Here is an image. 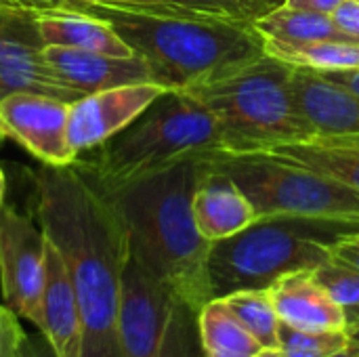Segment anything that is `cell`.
Masks as SVG:
<instances>
[{"mask_svg":"<svg viewBox=\"0 0 359 357\" xmlns=\"http://www.w3.org/2000/svg\"><path fill=\"white\" fill-rule=\"evenodd\" d=\"M255 357H284L280 349H261Z\"/></svg>","mask_w":359,"mask_h":357,"instance_id":"cell-37","label":"cell"},{"mask_svg":"<svg viewBox=\"0 0 359 357\" xmlns=\"http://www.w3.org/2000/svg\"><path fill=\"white\" fill-rule=\"evenodd\" d=\"M0 4H11L8 0H0Z\"/></svg>","mask_w":359,"mask_h":357,"instance_id":"cell-40","label":"cell"},{"mask_svg":"<svg viewBox=\"0 0 359 357\" xmlns=\"http://www.w3.org/2000/svg\"><path fill=\"white\" fill-rule=\"evenodd\" d=\"M267 154L303 164L316 173H322V175L359 191V149L301 141V143H288V145L273 147Z\"/></svg>","mask_w":359,"mask_h":357,"instance_id":"cell-22","label":"cell"},{"mask_svg":"<svg viewBox=\"0 0 359 357\" xmlns=\"http://www.w3.org/2000/svg\"><path fill=\"white\" fill-rule=\"evenodd\" d=\"M194 221L206 242L225 240L248 227L257 213L231 177L212 168L204 158V170L194 191Z\"/></svg>","mask_w":359,"mask_h":357,"instance_id":"cell-16","label":"cell"},{"mask_svg":"<svg viewBox=\"0 0 359 357\" xmlns=\"http://www.w3.org/2000/svg\"><path fill=\"white\" fill-rule=\"evenodd\" d=\"M290 86L301 116L313 130L311 139L359 135L358 93L303 67H294Z\"/></svg>","mask_w":359,"mask_h":357,"instance_id":"cell-15","label":"cell"},{"mask_svg":"<svg viewBox=\"0 0 359 357\" xmlns=\"http://www.w3.org/2000/svg\"><path fill=\"white\" fill-rule=\"evenodd\" d=\"M44 59L55 78L80 95H90L122 84L154 82L149 67L137 55L114 57L67 46H44Z\"/></svg>","mask_w":359,"mask_h":357,"instance_id":"cell-14","label":"cell"},{"mask_svg":"<svg viewBox=\"0 0 359 357\" xmlns=\"http://www.w3.org/2000/svg\"><path fill=\"white\" fill-rule=\"evenodd\" d=\"M32 183L36 221L59 252L80 303L82 357H120L116 320L130 248L118 208L80 162L42 164Z\"/></svg>","mask_w":359,"mask_h":357,"instance_id":"cell-1","label":"cell"},{"mask_svg":"<svg viewBox=\"0 0 359 357\" xmlns=\"http://www.w3.org/2000/svg\"><path fill=\"white\" fill-rule=\"evenodd\" d=\"M19 320L21 318L15 311H11L6 305H0V357L15 356L27 337Z\"/></svg>","mask_w":359,"mask_h":357,"instance_id":"cell-26","label":"cell"},{"mask_svg":"<svg viewBox=\"0 0 359 357\" xmlns=\"http://www.w3.org/2000/svg\"><path fill=\"white\" fill-rule=\"evenodd\" d=\"M332 357H358V356H353V353H349V351H343V353H337V356H332Z\"/></svg>","mask_w":359,"mask_h":357,"instance_id":"cell-39","label":"cell"},{"mask_svg":"<svg viewBox=\"0 0 359 357\" xmlns=\"http://www.w3.org/2000/svg\"><path fill=\"white\" fill-rule=\"evenodd\" d=\"M164 90L168 88L158 82H135L97 90L69 103L67 139L76 156L97 149L126 128Z\"/></svg>","mask_w":359,"mask_h":357,"instance_id":"cell-12","label":"cell"},{"mask_svg":"<svg viewBox=\"0 0 359 357\" xmlns=\"http://www.w3.org/2000/svg\"><path fill=\"white\" fill-rule=\"evenodd\" d=\"M267 290L282 324L301 330H345L343 311L318 284L313 269L286 274Z\"/></svg>","mask_w":359,"mask_h":357,"instance_id":"cell-17","label":"cell"},{"mask_svg":"<svg viewBox=\"0 0 359 357\" xmlns=\"http://www.w3.org/2000/svg\"><path fill=\"white\" fill-rule=\"evenodd\" d=\"M313 143L322 145H337V147H351L359 149V135H343V137H322V139H311Z\"/></svg>","mask_w":359,"mask_h":357,"instance_id":"cell-33","label":"cell"},{"mask_svg":"<svg viewBox=\"0 0 359 357\" xmlns=\"http://www.w3.org/2000/svg\"><path fill=\"white\" fill-rule=\"evenodd\" d=\"M324 74L328 80L353 90L359 95V67H353V69H334V72H320Z\"/></svg>","mask_w":359,"mask_h":357,"instance_id":"cell-31","label":"cell"},{"mask_svg":"<svg viewBox=\"0 0 359 357\" xmlns=\"http://www.w3.org/2000/svg\"><path fill=\"white\" fill-rule=\"evenodd\" d=\"M4 189H6V181H4V173L0 168V206L4 204Z\"/></svg>","mask_w":359,"mask_h":357,"instance_id":"cell-38","label":"cell"},{"mask_svg":"<svg viewBox=\"0 0 359 357\" xmlns=\"http://www.w3.org/2000/svg\"><path fill=\"white\" fill-rule=\"evenodd\" d=\"M332 21L337 27L351 40L359 44V0H345L332 11Z\"/></svg>","mask_w":359,"mask_h":357,"instance_id":"cell-28","label":"cell"},{"mask_svg":"<svg viewBox=\"0 0 359 357\" xmlns=\"http://www.w3.org/2000/svg\"><path fill=\"white\" fill-rule=\"evenodd\" d=\"M265 53L292 67L334 72L359 67V44L343 40H313V42H276L265 40Z\"/></svg>","mask_w":359,"mask_h":357,"instance_id":"cell-21","label":"cell"},{"mask_svg":"<svg viewBox=\"0 0 359 357\" xmlns=\"http://www.w3.org/2000/svg\"><path fill=\"white\" fill-rule=\"evenodd\" d=\"M206 162L233 179L257 217L299 215L359 221V191L292 160L257 154H212Z\"/></svg>","mask_w":359,"mask_h":357,"instance_id":"cell-7","label":"cell"},{"mask_svg":"<svg viewBox=\"0 0 359 357\" xmlns=\"http://www.w3.org/2000/svg\"><path fill=\"white\" fill-rule=\"evenodd\" d=\"M231 314L263 349H278L280 318L269 290H240L223 297Z\"/></svg>","mask_w":359,"mask_h":357,"instance_id":"cell-23","label":"cell"},{"mask_svg":"<svg viewBox=\"0 0 359 357\" xmlns=\"http://www.w3.org/2000/svg\"><path fill=\"white\" fill-rule=\"evenodd\" d=\"M120 357H204L198 311L128 259L118 303Z\"/></svg>","mask_w":359,"mask_h":357,"instance_id":"cell-8","label":"cell"},{"mask_svg":"<svg viewBox=\"0 0 359 357\" xmlns=\"http://www.w3.org/2000/svg\"><path fill=\"white\" fill-rule=\"evenodd\" d=\"M172 2L196 8V11H204V13H215V15L255 21L246 0H172Z\"/></svg>","mask_w":359,"mask_h":357,"instance_id":"cell-27","label":"cell"},{"mask_svg":"<svg viewBox=\"0 0 359 357\" xmlns=\"http://www.w3.org/2000/svg\"><path fill=\"white\" fill-rule=\"evenodd\" d=\"M44 46L34 8L0 4V101L13 93H40L67 103L84 97L55 78Z\"/></svg>","mask_w":359,"mask_h":357,"instance_id":"cell-10","label":"cell"},{"mask_svg":"<svg viewBox=\"0 0 359 357\" xmlns=\"http://www.w3.org/2000/svg\"><path fill=\"white\" fill-rule=\"evenodd\" d=\"M292 72V65L265 55L187 93L215 116L225 154L271 151L313 137L294 103Z\"/></svg>","mask_w":359,"mask_h":357,"instance_id":"cell-5","label":"cell"},{"mask_svg":"<svg viewBox=\"0 0 359 357\" xmlns=\"http://www.w3.org/2000/svg\"><path fill=\"white\" fill-rule=\"evenodd\" d=\"M246 2H248V0H246ZM248 6H250V4H248ZM250 13H252V11H250Z\"/></svg>","mask_w":359,"mask_h":357,"instance_id":"cell-42","label":"cell"},{"mask_svg":"<svg viewBox=\"0 0 359 357\" xmlns=\"http://www.w3.org/2000/svg\"><path fill=\"white\" fill-rule=\"evenodd\" d=\"M257 32L263 40L276 42H313V40H343L351 42L332 21L330 15L313 13L282 4L255 21Z\"/></svg>","mask_w":359,"mask_h":357,"instance_id":"cell-20","label":"cell"},{"mask_svg":"<svg viewBox=\"0 0 359 357\" xmlns=\"http://www.w3.org/2000/svg\"><path fill=\"white\" fill-rule=\"evenodd\" d=\"M204 158H185L103 189L124 221L130 259L196 311L212 299L206 274L210 242L200 236L191 208Z\"/></svg>","mask_w":359,"mask_h":357,"instance_id":"cell-3","label":"cell"},{"mask_svg":"<svg viewBox=\"0 0 359 357\" xmlns=\"http://www.w3.org/2000/svg\"><path fill=\"white\" fill-rule=\"evenodd\" d=\"M36 328L48 341L57 357L84 356V322L80 303L76 299L67 269L48 240L44 286Z\"/></svg>","mask_w":359,"mask_h":357,"instance_id":"cell-13","label":"cell"},{"mask_svg":"<svg viewBox=\"0 0 359 357\" xmlns=\"http://www.w3.org/2000/svg\"><path fill=\"white\" fill-rule=\"evenodd\" d=\"M69 103L40 93H13L0 101V130L42 164L78 160L67 139Z\"/></svg>","mask_w":359,"mask_h":357,"instance_id":"cell-11","label":"cell"},{"mask_svg":"<svg viewBox=\"0 0 359 357\" xmlns=\"http://www.w3.org/2000/svg\"><path fill=\"white\" fill-rule=\"evenodd\" d=\"M15 6H25L34 11H48V8H61L65 0H8Z\"/></svg>","mask_w":359,"mask_h":357,"instance_id":"cell-34","label":"cell"},{"mask_svg":"<svg viewBox=\"0 0 359 357\" xmlns=\"http://www.w3.org/2000/svg\"><path fill=\"white\" fill-rule=\"evenodd\" d=\"M221 151H225L221 130L208 107L187 90L168 88L135 122L99 145L88 162L80 164L107 189L179 160Z\"/></svg>","mask_w":359,"mask_h":357,"instance_id":"cell-6","label":"cell"},{"mask_svg":"<svg viewBox=\"0 0 359 357\" xmlns=\"http://www.w3.org/2000/svg\"><path fill=\"white\" fill-rule=\"evenodd\" d=\"M46 267V236L38 221L0 206V286L4 305L36 326Z\"/></svg>","mask_w":359,"mask_h":357,"instance_id":"cell-9","label":"cell"},{"mask_svg":"<svg viewBox=\"0 0 359 357\" xmlns=\"http://www.w3.org/2000/svg\"><path fill=\"white\" fill-rule=\"evenodd\" d=\"M2 139H4V135H2V130H0V141H2Z\"/></svg>","mask_w":359,"mask_h":357,"instance_id":"cell-41","label":"cell"},{"mask_svg":"<svg viewBox=\"0 0 359 357\" xmlns=\"http://www.w3.org/2000/svg\"><path fill=\"white\" fill-rule=\"evenodd\" d=\"M248 4H250V11H252V19H257V17L269 13V11H273V8H278L282 4H286V0H248Z\"/></svg>","mask_w":359,"mask_h":357,"instance_id":"cell-35","label":"cell"},{"mask_svg":"<svg viewBox=\"0 0 359 357\" xmlns=\"http://www.w3.org/2000/svg\"><path fill=\"white\" fill-rule=\"evenodd\" d=\"M359 231V221L269 215L242 231L210 242L206 274L212 299L240 290H265L286 274L316 269L332 248Z\"/></svg>","mask_w":359,"mask_h":357,"instance_id":"cell-4","label":"cell"},{"mask_svg":"<svg viewBox=\"0 0 359 357\" xmlns=\"http://www.w3.org/2000/svg\"><path fill=\"white\" fill-rule=\"evenodd\" d=\"M332 257L341 259L343 263L355 267L359 271V231L341 240L334 248H332Z\"/></svg>","mask_w":359,"mask_h":357,"instance_id":"cell-30","label":"cell"},{"mask_svg":"<svg viewBox=\"0 0 359 357\" xmlns=\"http://www.w3.org/2000/svg\"><path fill=\"white\" fill-rule=\"evenodd\" d=\"M13 357H57L55 356V351L50 349V345H48V341L38 332V335H34V337H25L23 339V343H21V347L17 349V353Z\"/></svg>","mask_w":359,"mask_h":357,"instance_id":"cell-29","label":"cell"},{"mask_svg":"<svg viewBox=\"0 0 359 357\" xmlns=\"http://www.w3.org/2000/svg\"><path fill=\"white\" fill-rule=\"evenodd\" d=\"M318 284L330 295L345 316V330L353 335L359 330V271L343 263L337 257H330L326 263L313 269Z\"/></svg>","mask_w":359,"mask_h":357,"instance_id":"cell-24","label":"cell"},{"mask_svg":"<svg viewBox=\"0 0 359 357\" xmlns=\"http://www.w3.org/2000/svg\"><path fill=\"white\" fill-rule=\"evenodd\" d=\"M345 0H286L288 6L294 8H303V11H313V13H324V15H332V11Z\"/></svg>","mask_w":359,"mask_h":357,"instance_id":"cell-32","label":"cell"},{"mask_svg":"<svg viewBox=\"0 0 359 357\" xmlns=\"http://www.w3.org/2000/svg\"><path fill=\"white\" fill-rule=\"evenodd\" d=\"M198 337L204 357H255L263 349L223 299H210L198 311Z\"/></svg>","mask_w":359,"mask_h":357,"instance_id":"cell-19","label":"cell"},{"mask_svg":"<svg viewBox=\"0 0 359 357\" xmlns=\"http://www.w3.org/2000/svg\"><path fill=\"white\" fill-rule=\"evenodd\" d=\"M38 29L46 46H67L78 50L103 53L114 57H133L130 46L116 34V29L86 13L72 8L36 11Z\"/></svg>","mask_w":359,"mask_h":357,"instance_id":"cell-18","label":"cell"},{"mask_svg":"<svg viewBox=\"0 0 359 357\" xmlns=\"http://www.w3.org/2000/svg\"><path fill=\"white\" fill-rule=\"evenodd\" d=\"M345 330H301L280 322L278 349L284 357H332L347 351Z\"/></svg>","mask_w":359,"mask_h":357,"instance_id":"cell-25","label":"cell"},{"mask_svg":"<svg viewBox=\"0 0 359 357\" xmlns=\"http://www.w3.org/2000/svg\"><path fill=\"white\" fill-rule=\"evenodd\" d=\"M347 351L359 357V330H355L353 335H349V345H347Z\"/></svg>","mask_w":359,"mask_h":357,"instance_id":"cell-36","label":"cell"},{"mask_svg":"<svg viewBox=\"0 0 359 357\" xmlns=\"http://www.w3.org/2000/svg\"><path fill=\"white\" fill-rule=\"evenodd\" d=\"M63 8L109 23L166 88L187 90L267 55L252 21L172 0H65Z\"/></svg>","mask_w":359,"mask_h":357,"instance_id":"cell-2","label":"cell"}]
</instances>
